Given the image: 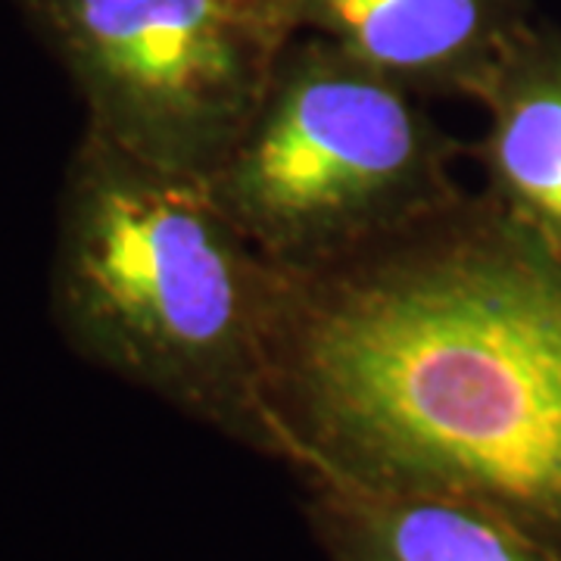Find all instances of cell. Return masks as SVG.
Masks as SVG:
<instances>
[{
    "instance_id": "6",
    "label": "cell",
    "mask_w": 561,
    "mask_h": 561,
    "mask_svg": "<svg viewBox=\"0 0 561 561\" xmlns=\"http://www.w3.org/2000/svg\"><path fill=\"white\" fill-rule=\"evenodd\" d=\"M294 471L328 561H561L552 546L481 502L378 486L324 468Z\"/></svg>"
},
{
    "instance_id": "3",
    "label": "cell",
    "mask_w": 561,
    "mask_h": 561,
    "mask_svg": "<svg viewBox=\"0 0 561 561\" xmlns=\"http://www.w3.org/2000/svg\"><path fill=\"white\" fill-rule=\"evenodd\" d=\"M468 147L405 91L319 35H294L209 187L262 260L316 272L465 194Z\"/></svg>"
},
{
    "instance_id": "2",
    "label": "cell",
    "mask_w": 561,
    "mask_h": 561,
    "mask_svg": "<svg viewBox=\"0 0 561 561\" xmlns=\"http://www.w3.org/2000/svg\"><path fill=\"white\" fill-rule=\"evenodd\" d=\"M278 265L209 181L84 128L62 181L50 306L88 362L265 449V337Z\"/></svg>"
},
{
    "instance_id": "1",
    "label": "cell",
    "mask_w": 561,
    "mask_h": 561,
    "mask_svg": "<svg viewBox=\"0 0 561 561\" xmlns=\"http://www.w3.org/2000/svg\"><path fill=\"white\" fill-rule=\"evenodd\" d=\"M481 502L561 556V253L461 194L316 272H280L265 449Z\"/></svg>"
},
{
    "instance_id": "5",
    "label": "cell",
    "mask_w": 561,
    "mask_h": 561,
    "mask_svg": "<svg viewBox=\"0 0 561 561\" xmlns=\"http://www.w3.org/2000/svg\"><path fill=\"white\" fill-rule=\"evenodd\" d=\"M297 35L337 44L419 98L478 94L534 16L530 0H284Z\"/></svg>"
},
{
    "instance_id": "4",
    "label": "cell",
    "mask_w": 561,
    "mask_h": 561,
    "mask_svg": "<svg viewBox=\"0 0 561 561\" xmlns=\"http://www.w3.org/2000/svg\"><path fill=\"white\" fill-rule=\"evenodd\" d=\"M88 125L140 160L209 179L275 76L284 0H25Z\"/></svg>"
},
{
    "instance_id": "7",
    "label": "cell",
    "mask_w": 561,
    "mask_h": 561,
    "mask_svg": "<svg viewBox=\"0 0 561 561\" xmlns=\"http://www.w3.org/2000/svg\"><path fill=\"white\" fill-rule=\"evenodd\" d=\"M486 113L471 147L483 197L561 253V28L534 20L471 98Z\"/></svg>"
}]
</instances>
